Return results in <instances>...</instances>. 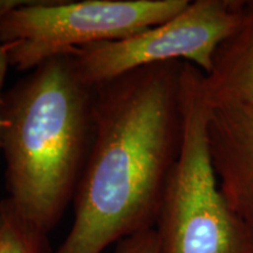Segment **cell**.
Listing matches in <instances>:
<instances>
[{"label":"cell","instance_id":"9c48e42d","mask_svg":"<svg viewBox=\"0 0 253 253\" xmlns=\"http://www.w3.org/2000/svg\"><path fill=\"white\" fill-rule=\"evenodd\" d=\"M115 253H161L156 229L153 227L122 239L116 245Z\"/></svg>","mask_w":253,"mask_h":253},{"label":"cell","instance_id":"3957f363","mask_svg":"<svg viewBox=\"0 0 253 253\" xmlns=\"http://www.w3.org/2000/svg\"><path fill=\"white\" fill-rule=\"evenodd\" d=\"M204 73L184 62L183 140L155 229L161 253H253V238L218 186L208 141Z\"/></svg>","mask_w":253,"mask_h":253},{"label":"cell","instance_id":"6da1fadb","mask_svg":"<svg viewBox=\"0 0 253 253\" xmlns=\"http://www.w3.org/2000/svg\"><path fill=\"white\" fill-rule=\"evenodd\" d=\"M184 61L145 66L95 87V131L55 253H102L156 226L183 140Z\"/></svg>","mask_w":253,"mask_h":253},{"label":"cell","instance_id":"30bf717a","mask_svg":"<svg viewBox=\"0 0 253 253\" xmlns=\"http://www.w3.org/2000/svg\"><path fill=\"white\" fill-rule=\"evenodd\" d=\"M9 67V63L7 61V56H6L5 49L2 47L1 42H0V106H1V97L4 91H2V87H4L5 77L7 74V69ZM0 135H1V116H0ZM1 145V142H0Z\"/></svg>","mask_w":253,"mask_h":253},{"label":"cell","instance_id":"52a82bcc","mask_svg":"<svg viewBox=\"0 0 253 253\" xmlns=\"http://www.w3.org/2000/svg\"><path fill=\"white\" fill-rule=\"evenodd\" d=\"M205 103L253 108V0H245L238 24L221 41L203 77Z\"/></svg>","mask_w":253,"mask_h":253},{"label":"cell","instance_id":"7a4b0ae2","mask_svg":"<svg viewBox=\"0 0 253 253\" xmlns=\"http://www.w3.org/2000/svg\"><path fill=\"white\" fill-rule=\"evenodd\" d=\"M94 107L95 87L79 79L71 55L40 63L2 94L6 199L46 238L74 201L94 140Z\"/></svg>","mask_w":253,"mask_h":253},{"label":"cell","instance_id":"8992f818","mask_svg":"<svg viewBox=\"0 0 253 253\" xmlns=\"http://www.w3.org/2000/svg\"><path fill=\"white\" fill-rule=\"evenodd\" d=\"M208 141L218 186L253 238V108L210 109Z\"/></svg>","mask_w":253,"mask_h":253},{"label":"cell","instance_id":"277c9868","mask_svg":"<svg viewBox=\"0 0 253 253\" xmlns=\"http://www.w3.org/2000/svg\"><path fill=\"white\" fill-rule=\"evenodd\" d=\"M189 4L190 0H25L0 21V42L9 67L30 72L55 56L166 23Z\"/></svg>","mask_w":253,"mask_h":253},{"label":"cell","instance_id":"8fae6325","mask_svg":"<svg viewBox=\"0 0 253 253\" xmlns=\"http://www.w3.org/2000/svg\"><path fill=\"white\" fill-rule=\"evenodd\" d=\"M12 8H13V2L11 0H0V21Z\"/></svg>","mask_w":253,"mask_h":253},{"label":"cell","instance_id":"ba28073f","mask_svg":"<svg viewBox=\"0 0 253 253\" xmlns=\"http://www.w3.org/2000/svg\"><path fill=\"white\" fill-rule=\"evenodd\" d=\"M48 238L32 229L7 199H1L0 253H48Z\"/></svg>","mask_w":253,"mask_h":253},{"label":"cell","instance_id":"5b68a950","mask_svg":"<svg viewBox=\"0 0 253 253\" xmlns=\"http://www.w3.org/2000/svg\"><path fill=\"white\" fill-rule=\"evenodd\" d=\"M245 0H195L176 17L123 39L103 41L71 55L79 79L88 86L134 69L168 61L192 63L210 72L221 41L238 24Z\"/></svg>","mask_w":253,"mask_h":253}]
</instances>
